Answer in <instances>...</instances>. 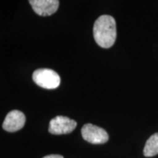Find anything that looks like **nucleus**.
<instances>
[{"instance_id":"f03ea898","label":"nucleus","mask_w":158,"mask_h":158,"mask_svg":"<svg viewBox=\"0 0 158 158\" xmlns=\"http://www.w3.org/2000/svg\"><path fill=\"white\" fill-rule=\"evenodd\" d=\"M34 82L40 87L46 89H54L60 84L61 78L54 70L48 68L36 70L32 74Z\"/></svg>"},{"instance_id":"423d86ee","label":"nucleus","mask_w":158,"mask_h":158,"mask_svg":"<svg viewBox=\"0 0 158 158\" xmlns=\"http://www.w3.org/2000/svg\"><path fill=\"white\" fill-rule=\"evenodd\" d=\"M26 122V117L23 112L18 110H11L7 114L4 120L2 127L7 132H16L22 129Z\"/></svg>"},{"instance_id":"39448f33","label":"nucleus","mask_w":158,"mask_h":158,"mask_svg":"<svg viewBox=\"0 0 158 158\" xmlns=\"http://www.w3.org/2000/svg\"><path fill=\"white\" fill-rule=\"evenodd\" d=\"M35 13L40 16H49L59 8V0H29Z\"/></svg>"},{"instance_id":"6e6552de","label":"nucleus","mask_w":158,"mask_h":158,"mask_svg":"<svg viewBox=\"0 0 158 158\" xmlns=\"http://www.w3.org/2000/svg\"><path fill=\"white\" fill-rule=\"evenodd\" d=\"M43 158H64L62 156L59 155H47L43 157Z\"/></svg>"},{"instance_id":"7ed1b4c3","label":"nucleus","mask_w":158,"mask_h":158,"mask_svg":"<svg viewBox=\"0 0 158 158\" xmlns=\"http://www.w3.org/2000/svg\"><path fill=\"white\" fill-rule=\"evenodd\" d=\"M81 135L85 141L93 144L106 143L109 138L106 130L92 124H86L83 126Z\"/></svg>"},{"instance_id":"0eeeda50","label":"nucleus","mask_w":158,"mask_h":158,"mask_svg":"<svg viewBox=\"0 0 158 158\" xmlns=\"http://www.w3.org/2000/svg\"><path fill=\"white\" fill-rule=\"evenodd\" d=\"M143 155L147 157L158 155V133L153 134L146 142Z\"/></svg>"},{"instance_id":"f257e3e1","label":"nucleus","mask_w":158,"mask_h":158,"mask_svg":"<svg viewBox=\"0 0 158 158\" xmlns=\"http://www.w3.org/2000/svg\"><path fill=\"white\" fill-rule=\"evenodd\" d=\"M93 35L95 42L103 48H109L116 38V21L108 15H100L94 22Z\"/></svg>"},{"instance_id":"20e7f679","label":"nucleus","mask_w":158,"mask_h":158,"mask_svg":"<svg viewBox=\"0 0 158 158\" xmlns=\"http://www.w3.org/2000/svg\"><path fill=\"white\" fill-rule=\"evenodd\" d=\"M77 122L73 119L63 116H57L50 121L49 133L54 135H63L72 133L76 129Z\"/></svg>"}]
</instances>
